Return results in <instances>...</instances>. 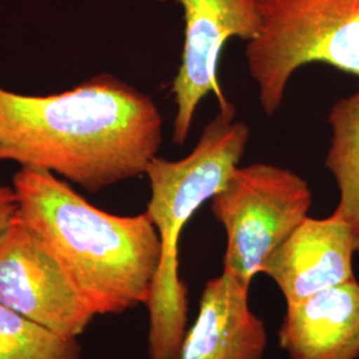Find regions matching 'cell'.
I'll list each match as a JSON object with an SVG mask.
<instances>
[{
	"instance_id": "obj_1",
	"label": "cell",
	"mask_w": 359,
	"mask_h": 359,
	"mask_svg": "<svg viewBox=\"0 0 359 359\" xmlns=\"http://www.w3.org/2000/svg\"><path fill=\"white\" fill-rule=\"evenodd\" d=\"M161 144L154 100L109 74L47 96L0 87V161L95 193L145 175Z\"/></svg>"
},
{
	"instance_id": "obj_2",
	"label": "cell",
	"mask_w": 359,
	"mask_h": 359,
	"mask_svg": "<svg viewBox=\"0 0 359 359\" xmlns=\"http://www.w3.org/2000/svg\"><path fill=\"white\" fill-rule=\"evenodd\" d=\"M13 187L19 216L47 245L95 316L147 305L163 255L147 212L111 215L57 176L28 168L15 173Z\"/></svg>"
},
{
	"instance_id": "obj_3",
	"label": "cell",
	"mask_w": 359,
	"mask_h": 359,
	"mask_svg": "<svg viewBox=\"0 0 359 359\" xmlns=\"http://www.w3.org/2000/svg\"><path fill=\"white\" fill-rule=\"evenodd\" d=\"M250 129L236 109L219 111L191 154L179 161L154 157L145 175L151 185L147 213L158 231L163 255L147 302L151 359H175L185 337L188 289L179 276V240L193 215L217 194L238 167Z\"/></svg>"
},
{
	"instance_id": "obj_4",
	"label": "cell",
	"mask_w": 359,
	"mask_h": 359,
	"mask_svg": "<svg viewBox=\"0 0 359 359\" xmlns=\"http://www.w3.org/2000/svg\"><path fill=\"white\" fill-rule=\"evenodd\" d=\"M261 31L245 57L265 114L274 115L297 69L332 65L359 77V0H259Z\"/></svg>"
},
{
	"instance_id": "obj_5",
	"label": "cell",
	"mask_w": 359,
	"mask_h": 359,
	"mask_svg": "<svg viewBox=\"0 0 359 359\" xmlns=\"http://www.w3.org/2000/svg\"><path fill=\"white\" fill-rule=\"evenodd\" d=\"M308 182L285 168L237 167L212 198V213L226 231L224 270L250 287L266 258L309 217Z\"/></svg>"
},
{
	"instance_id": "obj_6",
	"label": "cell",
	"mask_w": 359,
	"mask_h": 359,
	"mask_svg": "<svg viewBox=\"0 0 359 359\" xmlns=\"http://www.w3.org/2000/svg\"><path fill=\"white\" fill-rule=\"evenodd\" d=\"M0 304L71 338L84 333L96 317L51 250L20 216L0 244Z\"/></svg>"
},
{
	"instance_id": "obj_7",
	"label": "cell",
	"mask_w": 359,
	"mask_h": 359,
	"mask_svg": "<svg viewBox=\"0 0 359 359\" xmlns=\"http://www.w3.org/2000/svg\"><path fill=\"white\" fill-rule=\"evenodd\" d=\"M164 1V0H163ZM185 19L181 65L170 92L177 112L173 142L182 145L192 127L196 109L209 93L217 97L219 111H233L218 84V62L231 38L250 41L261 31L259 0H177Z\"/></svg>"
},
{
	"instance_id": "obj_8",
	"label": "cell",
	"mask_w": 359,
	"mask_h": 359,
	"mask_svg": "<svg viewBox=\"0 0 359 359\" xmlns=\"http://www.w3.org/2000/svg\"><path fill=\"white\" fill-rule=\"evenodd\" d=\"M359 238L342 218L308 217L262 265L261 273L293 304L355 278L353 258Z\"/></svg>"
},
{
	"instance_id": "obj_9",
	"label": "cell",
	"mask_w": 359,
	"mask_h": 359,
	"mask_svg": "<svg viewBox=\"0 0 359 359\" xmlns=\"http://www.w3.org/2000/svg\"><path fill=\"white\" fill-rule=\"evenodd\" d=\"M266 345L265 325L249 306V287L222 271L205 283L176 359H262Z\"/></svg>"
},
{
	"instance_id": "obj_10",
	"label": "cell",
	"mask_w": 359,
	"mask_h": 359,
	"mask_svg": "<svg viewBox=\"0 0 359 359\" xmlns=\"http://www.w3.org/2000/svg\"><path fill=\"white\" fill-rule=\"evenodd\" d=\"M286 305L278 339L290 358H359V283L355 278Z\"/></svg>"
},
{
	"instance_id": "obj_11",
	"label": "cell",
	"mask_w": 359,
	"mask_h": 359,
	"mask_svg": "<svg viewBox=\"0 0 359 359\" xmlns=\"http://www.w3.org/2000/svg\"><path fill=\"white\" fill-rule=\"evenodd\" d=\"M329 124L332 142L325 165L339 189L334 215L346 221L359 238V90L334 104Z\"/></svg>"
},
{
	"instance_id": "obj_12",
	"label": "cell",
	"mask_w": 359,
	"mask_h": 359,
	"mask_svg": "<svg viewBox=\"0 0 359 359\" xmlns=\"http://www.w3.org/2000/svg\"><path fill=\"white\" fill-rule=\"evenodd\" d=\"M0 359H81V346L0 304Z\"/></svg>"
},
{
	"instance_id": "obj_13",
	"label": "cell",
	"mask_w": 359,
	"mask_h": 359,
	"mask_svg": "<svg viewBox=\"0 0 359 359\" xmlns=\"http://www.w3.org/2000/svg\"><path fill=\"white\" fill-rule=\"evenodd\" d=\"M19 217V203L13 187L0 185V244Z\"/></svg>"
}]
</instances>
